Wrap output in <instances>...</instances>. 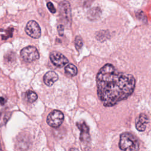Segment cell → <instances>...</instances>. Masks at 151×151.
<instances>
[{"instance_id":"6da1fadb","label":"cell","mask_w":151,"mask_h":151,"mask_svg":"<svg viewBox=\"0 0 151 151\" xmlns=\"http://www.w3.org/2000/svg\"><path fill=\"white\" fill-rule=\"evenodd\" d=\"M97 94L105 107H111L127 99L133 92L136 80L129 74L119 72L111 64H106L97 77Z\"/></svg>"},{"instance_id":"7a4b0ae2","label":"cell","mask_w":151,"mask_h":151,"mask_svg":"<svg viewBox=\"0 0 151 151\" xmlns=\"http://www.w3.org/2000/svg\"><path fill=\"white\" fill-rule=\"evenodd\" d=\"M119 147L122 150L136 151L139 149V143L132 134L126 132L120 135Z\"/></svg>"},{"instance_id":"3957f363","label":"cell","mask_w":151,"mask_h":151,"mask_svg":"<svg viewBox=\"0 0 151 151\" xmlns=\"http://www.w3.org/2000/svg\"><path fill=\"white\" fill-rule=\"evenodd\" d=\"M22 58L26 62L31 63L38 60L40 54L37 49L34 46H28L22 48L20 52Z\"/></svg>"},{"instance_id":"277c9868","label":"cell","mask_w":151,"mask_h":151,"mask_svg":"<svg viewBox=\"0 0 151 151\" xmlns=\"http://www.w3.org/2000/svg\"><path fill=\"white\" fill-rule=\"evenodd\" d=\"M64 114L60 110L52 111L47 117V123L52 127H58L63 122Z\"/></svg>"},{"instance_id":"5b68a950","label":"cell","mask_w":151,"mask_h":151,"mask_svg":"<svg viewBox=\"0 0 151 151\" xmlns=\"http://www.w3.org/2000/svg\"><path fill=\"white\" fill-rule=\"evenodd\" d=\"M25 31L29 37L33 38H38L41 35V28L38 23L34 20L28 22Z\"/></svg>"},{"instance_id":"8992f818","label":"cell","mask_w":151,"mask_h":151,"mask_svg":"<svg viewBox=\"0 0 151 151\" xmlns=\"http://www.w3.org/2000/svg\"><path fill=\"white\" fill-rule=\"evenodd\" d=\"M50 58L51 63L57 67H63L68 63V59L61 53L59 52L53 51L50 54Z\"/></svg>"},{"instance_id":"52a82bcc","label":"cell","mask_w":151,"mask_h":151,"mask_svg":"<svg viewBox=\"0 0 151 151\" xmlns=\"http://www.w3.org/2000/svg\"><path fill=\"white\" fill-rule=\"evenodd\" d=\"M59 12L61 17L67 22L71 20L70 4L67 1H63L59 4Z\"/></svg>"},{"instance_id":"ba28073f","label":"cell","mask_w":151,"mask_h":151,"mask_svg":"<svg viewBox=\"0 0 151 151\" xmlns=\"http://www.w3.org/2000/svg\"><path fill=\"white\" fill-rule=\"evenodd\" d=\"M77 126L81 131L80 139L81 142L87 141L89 139V128L84 122L80 121L77 122Z\"/></svg>"},{"instance_id":"9c48e42d","label":"cell","mask_w":151,"mask_h":151,"mask_svg":"<svg viewBox=\"0 0 151 151\" xmlns=\"http://www.w3.org/2000/svg\"><path fill=\"white\" fill-rule=\"evenodd\" d=\"M149 118L145 113H141L136 119V128L140 132L146 129V125L149 123Z\"/></svg>"},{"instance_id":"30bf717a","label":"cell","mask_w":151,"mask_h":151,"mask_svg":"<svg viewBox=\"0 0 151 151\" xmlns=\"http://www.w3.org/2000/svg\"><path fill=\"white\" fill-rule=\"evenodd\" d=\"M58 78V76L55 72L53 71H50L45 73L43 80L44 83L47 86H51L55 81H57Z\"/></svg>"},{"instance_id":"8fae6325","label":"cell","mask_w":151,"mask_h":151,"mask_svg":"<svg viewBox=\"0 0 151 151\" xmlns=\"http://www.w3.org/2000/svg\"><path fill=\"white\" fill-rule=\"evenodd\" d=\"M101 11L99 7H94L91 8L87 13V16L89 19L94 20L99 18L101 15Z\"/></svg>"},{"instance_id":"7c38bea8","label":"cell","mask_w":151,"mask_h":151,"mask_svg":"<svg viewBox=\"0 0 151 151\" xmlns=\"http://www.w3.org/2000/svg\"><path fill=\"white\" fill-rule=\"evenodd\" d=\"M65 73L69 76H75L77 74V68L74 64H69L65 67Z\"/></svg>"},{"instance_id":"4fadbf2b","label":"cell","mask_w":151,"mask_h":151,"mask_svg":"<svg viewBox=\"0 0 151 151\" xmlns=\"http://www.w3.org/2000/svg\"><path fill=\"white\" fill-rule=\"evenodd\" d=\"M26 96H27V99L29 103L34 102L35 101L37 100V99L38 98L37 94L31 90H28L27 91Z\"/></svg>"},{"instance_id":"5bb4252c","label":"cell","mask_w":151,"mask_h":151,"mask_svg":"<svg viewBox=\"0 0 151 151\" xmlns=\"http://www.w3.org/2000/svg\"><path fill=\"white\" fill-rule=\"evenodd\" d=\"M83 45V40L80 36H77L75 38V45L77 50L80 49Z\"/></svg>"},{"instance_id":"9a60e30c","label":"cell","mask_w":151,"mask_h":151,"mask_svg":"<svg viewBox=\"0 0 151 151\" xmlns=\"http://www.w3.org/2000/svg\"><path fill=\"white\" fill-rule=\"evenodd\" d=\"M47 7H48V9L50 10V11L51 12V13H55V12H56V9H55V8H54V5H53V4L51 2H47Z\"/></svg>"},{"instance_id":"2e32d148","label":"cell","mask_w":151,"mask_h":151,"mask_svg":"<svg viewBox=\"0 0 151 151\" xmlns=\"http://www.w3.org/2000/svg\"><path fill=\"white\" fill-rule=\"evenodd\" d=\"M57 30H58V32L60 34V35H63V33H64V27L63 25L60 24L59 25L58 27H57Z\"/></svg>"},{"instance_id":"e0dca14e","label":"cell","mask_w":151,"mask_h":151,"mask_svg":"<svg viewBox=\"0 0 151 151\" xmlns=\"http://www.w3.org/2000/svg\"><path fill=\"white\" fill-rule=\"evenodd\" d=\"M70 150H77V149H71Z\"/></svg>"}]
</instances>
